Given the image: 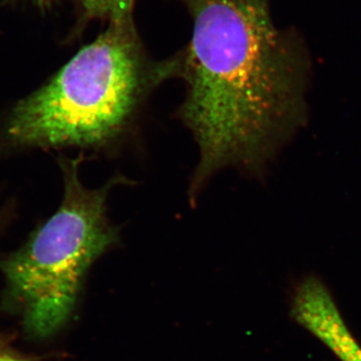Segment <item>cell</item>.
I'll use <instances>...</instances> for the list:
<instances>
[{"label": "cell", "mask_w": 361, "mask_h": 361, "mask_svg": "<svg viewBox=\"0 0 361 361\" xmlns=\"http://www.w3.org/2000/svg\"><path fill=\"white\" fill-rule=\"evenodd\" d=\"M90 16H109L111 21L130 18L134 0H80Z\"/></svg>", "instance_id": "5b68a950"}, {"label": "cell", "mask_w": 361, "mask_h": 361, "mask_svg": "<svg viewBox=\"0 0 361 361\" xmlns=\"http://www.w3.org/2000/svg\"><path fill=\"white\" fill-rule=\"evenodd\" d=\"M172 71L147 65L130 18L111 21L11 109L0 137L11 149L106 148L129 132L149 92Z\"/></svg>", "instance_id": "7a4b0ae2"}, {"label": "cell", "mask_w": 361, "mask_h": 361, "mask_svg": "<svg viewBox=\"0 0 361 361\" xmlns=\"http://www.w3.org/2000/svg\"><path fill=\"white\" fill-rule=\"evenodd\" d=\"M291 315L341 361H361V346L349 331L327 287L310 276L297 287Z\"/></svg>", "instance_id": "277c9868"}, {"label": "cell", "mask_w": 361, "mask_h": 361, "mask_svg": "<svg viewBox=\"0 0 361 361\" xmlns=\"http://www.w3.org/2000/svg\"><path fill=\"white\" fill-rule=\"evenodd\" d=\"M80 161L59 160L63 195L58 210L0 263L8 297L35 338L54 336L66 324L90 266L120 241L106 200L123 177L90 189L80 177Z\"/></svg>", "instance_id": "3957f363"}, {"label": "cell", "mask_w": 361, "mask_h": 361, "mask_svg": "<svg viewBox=\"0 0 361 361\" xmlns=\"http://www.w3.org/2000/svg\"><path fill=\"white\" fill-rule=\"evenodd\" d=\"M179 116L199 147L190 200L222 169L257 172L305 121L304 71L265 0H192Z\"/></svg>", "instance_id": "6da1fadb"}, {"label": "cell", "mask_w": 361, "mask_h": 361, "mask_svg": "<svg viewBox=\"0 0 361 361\" xmlns=\"http://www.w3.org/2000/svg\"><path fill=\"white\" fill-rule=\"evenodd\" d=\"M0 361H25V360H20V358L13 357V356L0 355Z\"/></svg>", "instance_id": "8992f818"}]
</instances>
